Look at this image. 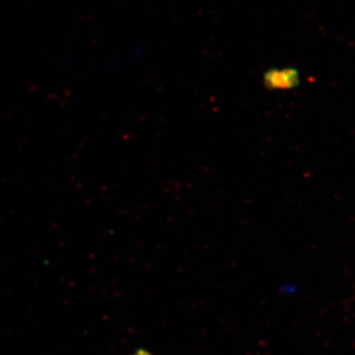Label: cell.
I'll return each mask as SVG.
<instances>
[{
  "label": "cell",
  "instance_id": "6da1fadb",
  "mask_svg": "<svg viewBox=\"0 0 355 355\" xmlns=\"http://www.w3.org/2000/svg\"><path fill=\"white\" fill-rule=\"evenodd\" d=\"M133 355H151L150 353L146 351V349H139L137 352L134 353Z\"/></svg>",
  "mask_w": 355,
  "mask_h": 355
}]
</instances>
